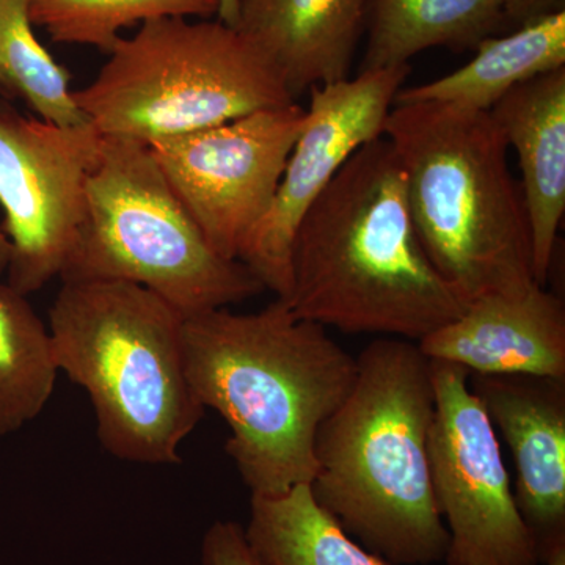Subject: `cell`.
<instances>
[{
    "instance_id": "cell-24",
    "label": "cell",
    "mask_w": 565,
    "mask_h": 565,
    "mask_svg": "<svg viewBox=\"0 0 565 565\" xmlns=\"http://www.w3.org/2000/svg\"><path fill=\"white\" fill-rule=\"evenodd\" d=\"M239 6L241 0H221L217 20L230 25V28L236 29L237 21H239Z\"/></svg>"
},
{
    "instance_id": "cell-9",
    "label": "cell",
    "mask_w": 565,
    "mask_h": 565,
    "mask_svg": "<svg viewBox=\"0 0 565 565\" xmlns=\"http://www.w3.org/2000/svg\"><path fill=\"white\" fill-rule=\"evenodd\" d=\"M103 136L92 122L51 125L0 103V206L9 285L24 296L61 278L87 215Z\"/></svg>"
},
{
    "instance_id": "cell-16",
    "label": "cell",
    "mask_w": 565,
    "mask_h": 565,
    "mask_svg": "<svg viewBox=\"0 0 565 565\" xmlns=\"http://www.w3.org/2000/svg\"><path fill=\"white\" fill-rule=\"evenodd\" d=\"M462 68L416 87H403L394 106L445 103L489 111L516 85L565 66V11L539 18L509 35L489 36Z\"/></svg>"
},
{
    "instance_id": "cell-23",
    "label": "cell",
    "mask_w": 565,
    "mask_h": 565,
    "mask_svg": "<svg viewBox=\"0 0 565 565\" xmlns=\"http://www.w3.org/2000/svg\"><path fill=\"white\" fill-rule=\"evenodd\" d=\"M505 24L520 25L565 11V0H501Z\"/></svg>"
},
{
    "instance_id": "cell-4",
    "label": "cell",
    "mask_w": 565,
    "mask_h": 565,
    "mask_svg": "<svg viewBox=\"0 0 565 565\" xmlns=\"http://www.w3.org/2000/svg\"><path fill=\"white\" fill-rule=\"evenodd\" d=\"M384 137L403 167L424 252L465 305L537 282L525 204L489 111L399 104Z\"/></svg>"
},
{
    "instance_id": "cell-19",
    "label": "cell",
    "mask_w": 565,
    "mask_h": 565,
    "mask_svg": "<svg viewBox=\"0 0 565 565\" xmlns=\"http://www.w3.org/2000/svg\"><path fill=\"white\" fill-rule=\"evenodd\" d=\"M28 297L0 285V437L43 414L58 377L50 329Z\"/></svg>"
},
{
    "instance_id": "cell-12",
    "label": "cell",
    "mask_w": 565,
    "mask_h": 565,
    "mask_svg": "<svg viewBox=\"0 0 565 565\" xmlns=\"http://www.w3.org/2000/svg\"><path fill=\"white\" fill-rule=\"evenodd\" d=\"M515 465V501L542 561L565 544V379L471 374Z\"/></svg>"
},
{
    "instance_id": "cell-14",
    "label": "cell",
    "mask_w": 565,
    "mask_h": 565,
    "mask_svg": "<svg viewBox=\"0 0 565 565\" xmlns=\"http://www.w3.org/2000/svg\"><path fill=\"white\" fill-rule=\"evenodd\" d=\"M373 0H241L236 31L278 71L294 99L349 79Z\"/></svg>"
},
{
    "instance_id": "cell-13",
    "label": "cell",
    "mask_w": 565,
    "mask_h": 565,
    "mask_svg": "<svg viewBox=\"0 0 565 565\" xmlns=\"http://www.w3.org/2000/svg\"><path fill=\"white\" fill-rule=\"evenodd\" d=\"M416 344L427 359L471 374L565 379L564 303L539 282L523 292L481 297Z\"/></svg>"
},
{
    "instance_id": "cell-3",
    "label": "cell",
    "mask_w": 565,
    "mask_h": 565,
    "mask_svg": "<svg viewBox=\"0 0 565 565\" xmlns=\"http://www.w3.org/2000/svg\"><path fill=\"white\" fill-rule=\"evenodd\" d=\"M351 392L316 435V503L393 565L445 561L449 534L430 476L433 364L418 344L382 338L356 356Z\"/></svg>"
},
{
    "instance_id": "cell-2",
    "label": "cell",
    "mask_w": 565,
    "mask_h": 565,
    "mask_svg": "<svg viewBox=\"0 0 565 565\" xmlns=\"http://www.w3.org/2000/svg\"><path fill=\"white\" fill-rule=\"evenodd\" d=\"M281 300L326 329L412 343L463 313L424 252L403 167L384 136L353 152L305 214Z\"/></svg>"
},
{
    "instance_id": "cell-6",
    "label": "cell",
    "mask_w": 565,
    "mask_h": 565,
    "mask_svg": "<svg viewBox=\"0 0 565 565\" xmlns=\"http://www.w3.org/2000/svg\"><path fill=\"white\" fill-rule=\"evenodd\" d=\"M74 99L103 137L147 145L296 103L244 33L185 18L145 22L131 39L120 36Z\"/></svg>"
},
{
    "instance_id": "cell-10",
    "label": "cell",
    "mask_w": 565,
    "mask_h": 565,
    "mask_svg": "<svg viewBox=\"0 0 565 565\" xmlns=\"http://www.w3.org/2000/svg\"><path fill=\"white\" fill-rule=\"evenodd\" d=\"M307 109L297 103L148 143L178 199L223 258L239 262L269 211Z\"/></svg>"
},
{
    "instance_id": "cell-15",
    "label": "cell",
    "mask_w": 565,
    "mask_h": 565,
    "mask_svg": "<svg viewBox=\"0 0 565 565\" xmlns=\"http://www.w3.org/2000/svg\"><path fill=\"white\" fill-rule=\"evenodd\" d=\"M489 114L519 158L534 280L545 286L565 212V66L516 85Z\"/></svg>"
},
{
    "instance_id": "cell-25",
    "label": "cell",
    "mask_w": 565,
    "mask_h": 565,
    "mask_svg": "<svg viewBox=\"0 0 565 565\" xmlns=\"http://www.w3.org/2000/svg\"><path fill=\"white\" fill-rule=\"evenodd\" d=\"M10 262V244L6 234L0 230V275L7 273Z\"/></svg>"
},
{
    "instance_id": "cell-7",
    "label": "cell",
    "mask_w": 565,
    "mask_h": 565,
    "mask_svg": "<svg viewBox=\"0 0 565 565\" xmlns=\"http://www.w3.org/2000/svg\"><path fill=\"white\" fill-rule=\"evenodd\" d=\"M61 280L132 282L184 318L264 291L243 263L211 247L150 147L118 137H103L87 215Z\"/></svg>"
},
{
    "instance_id": "cell-20",
    "label": "cell",
    "mask_w": 565,
    "mask_h": 565,
    "mask_svg": "<svg viewBox=\"0 0 565 565\" xmlns=\"http://www.w3.org/2000/svg\"><path fill=\"white\" fill-rule=\"evenodd\" d=\"M0 87L24 99L40 120L65 128L88 122L68 71L33 33L31 0H0Z\"/></svg>"
},
{
    "instance_id": "cell-18",
    "label": "cell",
    "mask_w": 565,
    "mask_h": 565,
    "mask_svg": "<svg viewBox=\"0 0 565 565\" xmlns=\"http://www.w3.org/2000/svg\"><path fill=\"white\" fill-rule=\"evenodd\" d=\"M245 535L267 565H393L345 534L316 503L310 484L252 497Z\"/></svg>"
},
{
    "instance_id": "cell-8",
    "label": "cell",
    "mask_w": 565,
    "mask_h": 565,
    "mask_svg": "<svg viewBox=\"0 0 565 565\" xmlns=\"http://www.w3.org/2000/svg\"><path fill=\"white\" fill-rule=\"evenodd\" d=\"M430 476L449 534L448 565H539L541 550L520 514L500 440L470 385V371L435 362Z\"/></svg>"
},
{
    "instance_id": "cell-5",
    "label": "cell",
    "mask_w": 565,
    "mask_h": 565,
    "mask_svg": "<svg viewBox=\"0 0 565 565\" xmlns=\"http://www.w3.org/2000/svg\"><path fill=\"white\" fill-rule=\"evenodd\" d=\"M184 319L132 282L62 281L47 323L52 359L90 397L110 456L182 462V441L204 415L185 375Z\"/></svg>"
},
{
    "instance_id": "cell-22",
    "label": "cell",
    "mask_w": 565,
    "mask_h": 565,
    "mask_svg": "<svg viewBox=\"0 0 565 565\" xmlns=\"http://www.w3.org/2000/svg\"><path fill=\"white\" fill-rule=\"evenodd\" d=\"M203 565H267L248 544L243 526L215 522L204 534Z\"/></svg>"
},
{
    "instance_id": "cell-1",
    "label": "cell",
    "mask_w": 565,
    "mask_h": 565,
    "mask_svg": "<svg viewBox=\"0 0 565 565\" xmlns=\"http://www.w3.org/2000/svg\"><path fill=\"white\" fill-rule=\"evenodd\" d=\"M182 352L193 396L228 424L225 451L252 497L311 484L316 435L351 392L356 356L281 299L185 318Z\"/></svg>"
},
{
    "instance_id": "cell-17",
    "label": "cell",
    "mask_w": 565,
    "mask_h": 565,
    "mask_svg": "<svg viewBox=\"0 0 565 565\" xmlns=\"http://www.w3.org/2000/svg\"><path fill=\"white\" fill-rule=\"evenodd\" d=\"M504 25L501 0H373L360 73L408 65L430 47L475 51Z\"/></svg>"
},
{
    "instance_id": "cell-21",
    "label": "cell",
    "mask_w": 565,
    "mask_h": 565,
    "mask_svg": "<svg viewBox=\"0 0 565 565\" xmlns=\"http://www.w3.org/2000/svg\"><path fill=\"white\" fill-rule=\"evenodd\" d=\"M221 0H31V20L63 44L109 54L122 29L163 18L217 17Z\"/></svg>"
},
{
    "instance_id": "cell-26",
    "label": "cell",
    "mask_w": 565,
    "mask_h": 565,
    "mask_svg": "<svg viewBox=\"0 0 565 565\" xmlns=\"http://www.w3.org/2000/svg\"><path fill=\"white\" fill-rule=\"evenodd\" d=\"M542 563L546 565H565V544L557 545L555 548L550 550Z\"/></svg>"
},
{
    "instance_id": "cell-11",
    "label": "cell",
    "mask_w": 565,
    "mask_h": 565,
    "mask_svg": "<svg viewBox=\"0 0 565 565\" xmlns=\"http://www.w3.org/2000/svg\"><path fill=\"white\" fill-rule=\"evenodd\" d=\"M411 66L364 71L313 87L302 132L294 145L273 204L239 255L264 289L286 299L297 228L353 152L384 136L386 118Z\"/></svg>"
}]
</instances>
